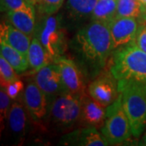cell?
<instances>
[{"label": "cell", "mask_w": 146, "mask_h": 146, "mask_svg": "<svg viewBox=\"0 0 146 146\" xmlns=\"http://www.w3.org/2000/svg\"><path fill=\"white\" fill-rule=\"evenodd\" d=\"M88 91L94 99L105 107L114 103L119 96L118 82L110 72L109 74H102L94 79L89 84Z\"/></svg>", "instance_id": "9"}, {"label": "cell", "mask_w": 146, "mask_h": 146, "mask_svg": "<svg viewBox=\"0 0 146 146\" xmlns=\"http://www.w3.org/2000/svg\"><path fill=\"white\" fill-rule=\"evenodd\" d=\"M64 0H37V7L40 13L45 16H51L57 13L62 7Z\"/></svg>", "instance_id": "23"}, {"label": "cell", "mask_w": 146, "mask_h": 146, "mask_svg": "<svg viewBox=\"0 0 146 146\" xmlns=\"http://www.w3.org/2000/svg\"><path fill=\"white\" fill-rule=\"evenodd\" d=\"M102 133L109 145H120L132 136L130 123L122 106L121 96L106 107V118Z\"/></svg>", "instance_id": "5"}, {"label": "cell", "mask_w": 146, "mask_h": 146, "mask_svg": "<svg viewBox=\"0 0 146 146\" xmlns=\"http://www.w3.org/2000/svg\"><path fill=\"white\" fill-rule=\"evenodd\" d=\"M27 2H29L30 4H32L33 6L36 5L37 4V0H26Z\"/></svg>", "instance_id": "29"}, {"label": "cell", "mask_w": 146, "mask_h": 146, "mask_svg": "<svg viewBox=\"0 0 146 146\" xmlns=\"http://www.w3.org/2000/svg\"><path fill=\"white\" fill-rule=\"evenodd\" d=\"M98 0H68L67 8L73 19H82L92 15Z\"/></svg>", "instance_id": "20"}, {"label": "cell", "mask_w": 146, "mask_h": 146, "mask_svg": "<svg viewBox=\"0 0 146 146\" xmlns=\"http://www.w3.org/2000/svg\"><path fill=\"white\" fill-rule=\"evenodd\" d=\"M117 82L122 106L130 123L131 134L138 138L146 129V86L123 80Z\"/></svg>", "instance_id": "4"}, {"label": "cell", "mask_w": 146, "mask_h": 146, "mask_svg": "<svg viewBox=\"0 0 146 146\" xmlns=\"http://www.w3.org/2000/svg\"><path fill=\"white\" fill-rule=\"evenodd\" d=\"M23 101L27 112L33 119L39 121L45 118L48 109L47 97L35 81L28 83L24 91Z\"/></svg>", "instance_id": "11"}, {"label": "cell", "mask_w": 146, "mask_h": 146, "mask_svg": "<svg viewBox=\"0 0 146 146\" xmlns=\"http://www.w3.org/2000/svg\"><path fill=\"white\" fill-rule=\"evenodd\" d=\"M118 0H98L91 15L92 21L109 25L116 17Z\"/></svg>", "instance_id": "18"}, {"label": "cell", "mask_w": 146, "mask_h": 146, "mask_svg": "<svg viewBox=\"0 0 146 146\" xmlns=\"http://www.w3.org/2000/svg\"><path fill=\"white\" fill-rule=\"evenodd\" d=\"M80 97L64 92L53 98L46 115L47 127L55 132L68 133L80 123Z\"/></svg>", "instance_id": "3"}, {"label": "cell", "mask_w": 146, "mask_h": 146, "mask_svg": "<svg viewBox=\"0 0 146 146\" xmlns=\"http://www.w3.org/2000/svg\"><path fill=\"white\" fill-rule=\"evenodd\" d=\"M76 47L85 63L95 69L102 68L114 51L109 25L92 21L76 35Z\"/></svg>", "instance_id": "1"}, {"label": "cell", "mask_w": 146, "mask_h": 146, "mask_svg": "<svg viewBox=\"0 0 146 146\" xmlns=\"http://www.w3.org/2000/svg\"><path fill=\"white\" fill-rule=\"evenodd\" d=\"M145 13V8L139 0H118L116 17L140 18Z\"/></svg>", "instance_id": "21"}, {"label": "cell", "mask_w": 146, "mask_h": 146, "mask_svg": "<svg viewBox=\"0 0 146 146\" xmlns=\"http://www.w3.org/2000/svg\"><path fill=\"white\" fill-rule=\"evenodd\" d=\"M54 63H57L60 68L63 84L67 92L80 97L86 93L83 73L72 59L60 56L55 58Z\"/></svg>", "instance_id": "7"}, {"label": "cell", "mask_w": 146, "mask_h": 146, "mask_svg": "<svg viewBox=\"0 0 146 146\" xmlns=\"http://www.w3.org/2000/svg\"><path fill=\"white\" fill-rule=\"evenodd\" d=\"M27 58L29 68L35 72H38L48 64L54 63V58L42 46L39 40V37L36 35L33 36L32 39Z\"/></svg>", "instance_id": "17"}, {"label": "cell", "mask_w": 146, "mask_h": 146, "mask_svg": "<svg viewBox=\"0 0 146 146\" xmlns=\"http://www.w3.org/2000/svg\"><path fill=\"white\" fill-rule=\"evenodd\" d=\"M0 54L12 66L16 73L25 72L29 67L28 58L15 48L3 42H0Z\"/></svg>", "instance_id": "19"}, {"label": "cell", "mask_w": 146, "mask_h": 146, "mask_svg": "<svg viewBox=\"0 0 146 146\" xmlns=\"http://www.w3.org/2000/svg\"><path fill=\"white\" fill-rule=\"evenodd\" d=\"M141 25L138 28L137 35H136V46L146 52V14H144L141 17Z\"/></svg>", "instance_id": "26"}, {"label": "cell", "mask_w": 146, "mask_h": 146, "mask_svg": "<svg viewBox=\"0 0 146 146\" xmlns=\"http://www.w3.org/2000/svg\"><path fill=\"white\" fill-rule=\"evenodd\" d=\"M6 91L11 99H16L21 91L24 89V83L21 80H16L15 81L8 84L5 87Z\"/></svg>", "instance_id": "27"}, {"label": "cell", "mask_w": 146, "mask_h": 146, "mask_svg": "<svg viewBox=\"0 0 146 146\" xmlns=\"http://www.w3.org/2000/svg\"><path fill=\"white\" fill-rule=\"evenodd\" d=\"M26 108L18 102H13L8 113V126L11 135L16 139L25 136L27 127Z\"/></svg>", "instance_id": "16"}, {"label": "cell", "mask_w": 146, "mask_h": 146, "mask_svg": "<svg viewBox=\"0 0 146 146\" xmlns=\"http://www.w3.org/2000/svg\"><path fill=\"white\" fill-rule=\"evenodd\" d=\"M34 81L47 98L51 100L59 94L67 92L63 84L60 68L55 63L48 64L36 72Z\"/></svg>", "instance_id": "8"}, {"label": "cell", "mask_w": 146, "mask_h": 146, "mask_svg": "<svg viewBox=\"0 0 146 146\" xmlns=\"http://www.w3.org/2000/svg\"><path fill=\"white\" fill-rule=\"evenodd\" d=\"M8 22L16 29L25 33L28 36H33L35 33L36 18L33 6L26 9L12 11L7 12Z\"/></svg>", "instance_id": "15"}, {"label": "cell", "mask_w": 146, "mask_h": 146, "mask_svg": "<svg viewBox=\"0 0 146 146\" xmlns=\"http://www.w3.org/2000/svg\"><path fill=\"white\" fill-rule=\"evenodd\" d=\"M15 69L8 63L3 56L0 55V77L1 86L6 87L8 84L17 80V75Z\"/></svg>", "instance_id": "22"}, {"label": "cell", "mask_w": 146, "mask_h": 146, "mask_svg": "<svg viewBox=\"0 0 146 146\" xmlns=\"http://www.w3.org/2000/svg\"><path fill=\"white\" fill-rule=\"evenodd\" d=\"M81 115L80 125L83 127H94L102 129L106 118V107L100 104L87 93L80 97Z\"/></svg>", "instance_id": "12"}, {"label": "cell", "mask_w": 146, "mask_h": 146, "mask_svg": "<svg viewBox=\"0 0 146 146\" xmlns=\"http://www.w3.org/2000/svg\"><path fill=\"white\" fill-rule=\"evenodd\" d=\"M110 72L117 81L134 82L146 86V52L135 42L116 49Z\"/></svg>", "instance_id": "2"}, {"label": "cell", "mask_w": 146, "mask_h": 146, "mask_svg": "<svg viewBox=\"0 0 146 146\" xmlns=\"http://www.w3.org/2000/svg\"><path fill=\"white\" fill-rule=\"evenodd\" d=\"M11 98L6 91L5 87L1 86L0 90V115H1V123L4 122L8 117L9 110L11 108Z\"/></svg>", "instance_id": "25"}, {"label": "cell", "mask_w": 146, "mask_h": 146, "mask_svg": "<svg viewBox=\"0 0 146 146\" xmlns=\"http://www.w3.org/2000/svg\"><path fill=\"white\" fill-rule=\"evenodd\" d=\"M139 145L142 146H146V131L141 137V141L139 142Z\"/></svg>", "instance_id": "28"}, {"label": "cell", "mask_w": 146, "mask_h": 146, "mask_svg": "<svg viewBox=\"0 0 146 146\" xmlns=\"http://www.w3.org/2000/svg\"><path fill=\"white\" fill-rule=\"evenodd\" d=\"M138 21L134 17H115L109 24L113 50L135 42Z\"/></svg>", "instance_id": "10"}, {"label": "cell", "mask_w": 146, "mask_h": 146, "mask_svg": "<svg viewBox=\"0 0 146 146\" xmlns=\"http://www.w3.org/2000/svg\"><path fill=\"white\" fill-rule=\"evenodd\" d=\"M31 36H28L10 22H3L0 27V42H3L15 48L25 57H28L29 49L31 44Z\"/></svg>", "instance_id": "14"}, {"label": "cell", "mask_w": 146, "mask_h": 146, "mask_svg": "<svg viewBox=\"0 0 146 146\" xmlns=\"http://www.w3.org/2000/svg\"><path fill=\"white\" fill-rule=\"evenodd\" d=\"M64 145L81 146H106L108 142L97 128L94 127H84L81 129L73 130L63 137Z\"/></svg>", "instance_id": "13"}, {"label": "cell", "mask_w": 146, "mask_h": 146, "mask_svg": "<svg viewBox=\"0 0 146 146\" xmlns=\"http://www.w3.org/2000/svg\"><path fill=\"white\" fill-rule=\"evenodd\" d=\"M36 36L54 59L63 55L67 46L66 37L58 16H46Z\"/></svg>", "instance_id": "6"}, {"label": "cell", "mask_w": 146, "mask_h": 146, "mask_svg": "<svg viewBox=\"0 0 146 146\" xmlns=\"http://www.w3.org/2000/svg\"><path fill=\"white\" fill-rule=\"evenodd\" d=\"M31 6L26 0H1V11L5 12L26 9Z\"/></svg>", "instance_id": "24"}, {"label": "cell", "mask_w": 146, "mask_h": 146, "mask_svg": "<svg viewBox=\"0 0 146 146\" xmlns=\"http://www.w3.org/2000/svg\"><path fill=\"white\" fill-rule=\"evenodd\" d=\"M140 2L141 3V4L144 6V7L145 8L146 10V0H139Z\"/></svg>", "instance_id": "30"}]
</instances>
